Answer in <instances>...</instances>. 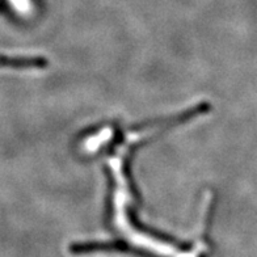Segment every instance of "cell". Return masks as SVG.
<instances>
[{
  "instance_id": "obj_2",
  "label": "cell",
  "mask_w": 257,
  "mask_h": 257,
  "mask_svg": "<svg viewBox=\"0 0 257 257\" xmlns=\"http://www.w3.org/2000/svg\"><path fill=\"white\" fill-rule=\"evenodd\" d=\"M45 62L37 58H0V66L11 67H38L44 66Z\"/></svg>"
},
{
  "instance_id": "obj_1",
  "label": "cell",
  "mask_w": 257,
  "mask_h": 257,
  "mask_svg": "<svg viewBox=\"0 0 257 257\" xmlns=\"http://www.w3.org/2000/svg\"><path fill=\"white\" fill-rule=\"evenodd\" d=\"M70 252L72 254H87L93 252H123V253H134L138 257H159L156 254L138 249L128 245L125 241H105V243H80L72 244L70 247Z\"/></svg>"
}]
</instances>
